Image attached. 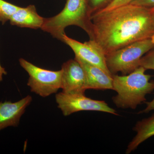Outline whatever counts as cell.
<instances>
[{"label":"cell","mask_w":154,"mask_h":154,"mask_svg":"<svg viewBox=\"0 0 154 154\" xmlns=\"http://www.w3.org/2000/svg\"><path fill=\"white\" fill-rule=\"evenodd\" d=\"M94 40L105 55L154 35V8L128 4L91 17Z\"/></svg>","instance_id":"6da1fadb"},{"label":"cell","mask_w":154,"mask_h":154,"mask_svg":"<svg viewBox=\"0 0 154 154\" xmlns=\"http://www.w3.org/2000/svg\"><path fill=\"white\" fill-rule=\"evenodd\" d=\"M140 66L146 70H154V47L141 57Z\"/></svg>","instance_id":"9a60e30c"},{"label":"cell","mask_w":154,"mask_h":154,"mask_svg":"<svg viewBox=\"0 0 154 154\" xmlns=\"http://www.w3.org/2000/svg\"><path fill=\"white\" fill-rule=\"evenodd\" d=\"M61 87L66 94H85L88 90L85 72L82 66L74 58L62 66Z\"/></svg>","instance_id":"ba28073f"},{"label":"cell","mask_w":154,"mask_h":154,"mask_svg":"<svg viewBox=\"0 0 154 154\" xmlns=\"http://www.w3.org/2000/svg\"><path fill=\"white\" fill-rule=\"evenodd\" d=\"M133 130L137 134L128 145L127 154L131 153L140 144L154 136V113L148 118L138 121Z\"/></svg>","instance_id":"7c38bea8"},{"label":"cell","mask_w":154,"mask_h":154,"mask_svg":"<svg viewBox=\"0 0 154 154\" xmlns=\"http://www.w3.org/2000/svg\"><path fill=\"white\" fill-rule=\"evenodd\" d=\"M91 17L88 0H67L60 13L45 18L41 29L62 41L66 28L74 25L85 30L90 37L92 31Z\"/></svg>","instance_id":"3957f363"},{"label":"cell","mask_w":154,"mask_h":154,"mask_svg":"<svg viewBox=\"0 0 154 154\" xmlns=\"http://www.w3.org/2000/svg\"><path fill=\"white\" fill-rule=\"evenodd\" d=\"M131 1L132 0H113L107 7L100 11H109L120 6L128 5Z\"/></svg>","instance_id":"2e32d148"},{"label":"cell","mask_w":154,"mask_h":154,"mask_svg":"<svg viewBox=\"0 0 154 154\" xmlns=\"http://www.w3.org/2000/svg\"><path fill=\"white\" fill-rule=\"evenodd\" d=\"M32 101V96L28 95L17 102H0V131L9 126H18L21 117Z\"/></svg>","instance_id":"9c48e42d"},{"label":"cell","mask_w":154,"mask_h":154,"mask_svg":"<svg viewBox=\"0 0 154 154\" xmlns=\"http://www.w3.org/2000/svg\"><path fill=\"white\" fill-rule=\"evenodd\" d=\"M62 42L71 48L74 53L75 58L99 67L108 74L113 76L107 69L105 54L94 40L90 39L82 43L64 33Z\"/></svg>","instance_id":"52a82bcc"},{"label":"cell","mask_w":154,"mask_h":154,"mask_svg":"<svg viewBox=\"0 0 154 154\" xmlns=\"http://www.w3.org/2000/svg\"><path fill=\"white\" fill-rule=\"evenodd\" d=\"M19 7L5 0H0V22L4 25L10 21L13 14L19 9Z\"/></svg>","instance_id":"4fadbf2b"},{"label":"cell","mask_w":154,"mask_h":154,"mask_svg":"<svg viewBox=\"0 0 154 154\" xmlns=\"http://www.w3.org/2000/svg\"><path fill=\"white\" fill-rule=\"evenodd\" d=\"M90 13L92 14L102 11L107 7L113 0H88Z\"/></svg>","instance_id":"5bb4252c"},{"label":"cell","mask_w":154,"mask_h":154,"mask_svg":"<svg viewBox=\"0 0 154 154\" xmlns=\"http://www.w3.org/2000/svg\"><path fill=\"white\" fill-rule=\"evenodd\" d=\"M130 4L150 8H154V0H132Z\"/></svg>","instance_id":"e0dca14e"},{"label":"cell","mask_w":154,"mask_h":154,"mask_svg":"<svg viewBox=\"0 0 154 154\" xmlns=\"http://www.w3.org/2000/svg\"><path fill=\"white\" fill-rule=\"evenodd\" d=\"M146 104V107L144 110L140 111L138 114L143 113H148L152 110H154V99L150 102H145Z\"/></svg>","instance_id":"ac0fdd59"},{"label":"cell","mask_w":154,"mask_h":154,"mask_svg":"<svg viewBox=\"0 0 154 154\" xmlns=\"http://www.w3.org/2000/svg\"><path fill=\"white\" fill-rule=\"evenodd\" d=\"M7 72L5 69L2 67L0 64V82L3 80V75H7Z\"/></svg>","instance_id":"d6986e66"},{"label":"cell","mask_w":154,"mask_h":154,"mask_svg":"<svg viewBox=\"0 0 154 154\" xmlns=\"http://www.w3.org/2000/svg\"><path fill=\"white\" fill-rule=\"evenodd\" d=\"M146 70L140 66L129 74L113 75V90L117 94L112 99L118 108L134 110L146 102V96L154 91V81Z\"/></svg>","instance_id":"7a4b0ae2"},{"label":"cell","mask_w":154,"mask_h":154,"mask_svg":"<svg viewBox=\"0 0 154 154\" xmlns=\"http://www.w3.org/2000/svg\"><path fill=\"white\" fill-rule=\"evenodd\" d=\"M75 59L80 63L85 70L88 89L113 90L112 75L108 74L99 67Z\"/></svg>","instance_id":"30bf717a"},{"label":"cell","mask_w":154,"mask_h":154,"mask_svg":"<svg viewBox=\"0 0 154 154\" xmlns=\"http://www.w3.org/2000/svg\"><path fill=\"white\" fill-rule=\"evenodd\" d=\"M45 18L39 16L34 5L26 8L19 7L10 20L12 25L20 28L31 29H41L44 24Z\"/></svg>","instance_id":"8fae6325"},{"label":"cell","mask_w":154,"mask_h":154,"mask_svg":"<svg viewBox=\"0 0 154 154\" xmlns=\"http://www.w3.org/2000/svg\"><path fill=\"white\" fill-rule=\"evenodd\" d=\"M21 66L29 77L27 85L30 91L41 97L56 94L61 87L62 72L45 69L36 66L23 58L19 60Z\"/></svg>","instance_id":"5b68a950"},{"label":"cell","mask_w":154,"mask_h":154,"mask_svg":"<svg viewBox=\"0 0 154 154\" xmlns=\"http://www.w3.org/2000/svg\"><path fill=\"white\" fill-rule=\"evenodd\" d=\"M57 107L64 116L81 111H96L118 115L105 101L94 100L86 97L85 94H66L62 92L56 95Z\"/></svg>","instance_id":"8992f818"},{"label":"cell","mask_w":154,"mask_h":154,"mask_svg":"<svg viewBox=\"0 0 154 154\" xmlns=\"http://www.w3.org/2000/svg\"><path fill=\"white\" fill-rule=\"evenodd\" d=\"M154 47V35L109 53L105 55L107 69L112 75L119 72L129 74L140 66L141 57Z\"/></svg>","instance_id":"277c9868"}]
</instances>
